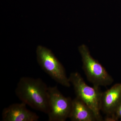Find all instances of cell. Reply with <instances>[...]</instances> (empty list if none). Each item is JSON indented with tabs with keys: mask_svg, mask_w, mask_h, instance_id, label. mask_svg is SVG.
I'll return each instance as SVG.
<instances>
[{
	"mask_svg": "<svg viewBox=\"0 0 121 121\" xmlns=\"http://www.w3.org/2000/svg\"><path fill=\"white\" fill-rule=\"evenodd\" d=\"M69 118L72 121H97L93 111L76 97L72 99Z\"/></svg>",
	"mask_w": 121,
	"mask_h": 121,
	"instance_id": "cell-8",
	"label": "cell"
},
{
	"mask_svg": "<svg viewBox=\"0 0 121 121\" xmlns=\"http://www.w3.org/2000/svg\"><path fill=\"white\" fill-rule=\"evenodd\" d=\"M39 116L36 113L28 109L26 105L14 103L4 108L2 113L3 121H37Z\"/></svg>",
	"mask_w": 121,
	"mask_h": 121,
	"instance_id": "cell-7",
	"label": "cell"
},
{
	"mask_svg": "<svg viewBox=\"0 0 121 121\" xmlns=\"http://www.w3.org/2000/svg\"><path fill=\"white\" fill-rule=\"evenodd\" d=\"M82 56V69L88 81L94 86H106L114 82L112 77L98 62L91 55L86 45L82 44L78 47Z\"/></svg>",
	"mask_w": 121,
	"mask_h": 121,
	"instance_id": "cell-3",
	"label": "cell"
},
{
	"mask_svg": "<svg viewBox=\"0 0 121 121\" xmlns=\"http://www.w3.org/2000/svg\"><path fill=\"white\" fill-rule=\"evenodd\" d=\"M121 120V103L117 108L114 113L110 117L105 118L106 121H116Z\"/></svg>",
	"mask_w": 121,
	"mask_h": 121,
	"instance_id": "cell-9",
	"label": "cell"
},
{
	"mask_svg": "<svg viewBox=\"0 0 121 121\" xmlns=\"http://www.w3.org/2000/svg\"><path fill=\"white\" fill-rule=\"evenodd\" d=\"M36 54L38 64L44 71L63 86H70L65 68L51 50L39 45L36 48Z\"/></svg>",
	"mask_w": 121,
	"mask_h": 121,
	"instance_id": "cell-4",
	"label": "cell"
},
{
	"mask_svg": "<svg viewBox=\"0 0 121 121\" xmlns=\"http://www.w3.org/2000/svg\"><path fill=\"white\" fill-rule=\"evenodd\" d=\"M49 121H65L69 118L72 99L63 95L56 86L48 87Z\"/></svg>",
	"mask_w": 121,
	"mask_h": 121,
	"instance_id": "cell-5",
	"label": "cell"
},
{
	"mask_svg": "<svg viewBox=\"0 0 121 121\" xmlns=\"http://www.w3.org/2000/svg\"><path fill=\"white\" fill-rule=\"evenodd\" d=\"M69 78L71 84L73 87L76 98L86 104L93 111L97 121H103L100 114V100L102 92L99 87L88 86L78 72L71 73Z\"/></svg>",
	"mask_w": 121,
	"mask_h": 121,
	"instance_id": "cell-2",
	"label": "cell"
},
{
	"mask_svg": "<svg viewBox=\"0 0 121 121\" xmlns=\"http://www.w3.org/2000/svg\"><path fill=\"white\" fill-rule=\"evenodd\" d=\"M48 89V87L41 79L23 77L19 80L15 93L22 102L47 114Z\"/></svg>",
	"mask_w": 121,
	"mask_h": 121,
	"instance_id": "cell-1",
	"label": "cell"
},
{
	"mask_svg": "<svg viewBox=\"0 0 121 121\" xmlns=\"http://www.w3.org/2000/svg\"></svg>",
	"mask_w": 121,
	"mask_h": 121,
	"instance_id": "cell-10",
	"label": "cell"
},
{
	"mask_svg": "<svg viewBox=\"0 0 121 121\" xmlns=\"http://www.w3.org/2000/svg\"><path fill=\"white\" fill-rule=\"evenodd\" d=\"M121 103V83H117L108 90L102 92L100 110L110 117Z\"/></svg>",
	"mask_w": 121,
	"mask_h": 121,
	"instance_id": "cell-6",
	"label": "cell"
}]
</instances>
